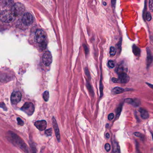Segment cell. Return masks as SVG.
<instances>
[{
	"label": "cell",
	"mask_w": 153,
	"mask_h": 153,
	"mask_svg": "<svg viewBox=\"0 0 153 153\" xmlns=\"http://www.w3.org/2000/svg\"><path fill=\"white\" fill-rule=\"evenodd\" d=\"M7 137L8 140L13 144L14 145L22 150L25 153H29V147L24 140L17 134L10 131L7 133Z\"/></svg>",
	"instance_id": "cell-1"
},
{
	"label": "cell",
	"mask_w": 153,
	"mask_h": 153,
	"mask_svg": "<svg viewBox=\"0 0 153 153\" xmlns=\"http://www.w3.org/2000/svg\"><path fill=\"white\" fill-rule=\"evenodd\" d=\"M15 19L11 11L5 10L2 11L0 14V20L5 23H9L13 22Z\"/></svg>",
	"instance_id": "cell-2"
},
{
	"label": "cell",
	"mask_w": 153,
	"mask_h": 153,
	"mask_svg": "<svg viewBox=\"0 0 153 153\" xmlns=\"http://www.w3.org/2000/svg\"><path fill=\"white\" fill-rule=\"evenodd\" d=\"M25 10V7L22 4L16 3L11 8V12L16 17L21 15Z\"/></svg>",
	"instance_id": "cell-3"
},
{
	"label": "cell",
	"mask_w": 153,
	"mask_h": 153,
	"mask_svg": "<svg viewBox=\"0 0 153 153\" xmlns=\"http://www.w3.org/2000/svg\"><path fill=\"white\" fill-rule=\"evenodd\" d=\"M21 110L29 116H31L35 111V106L32 103H26L21 108Z\"/></svg>",
	"instance_id": "cell-4"
},
{
	"label": "cell",
	"mask_w": 153,
	"mask_h": 153,
	"mask_svg": "<svg viewBox=\"0 0 153 153\" xmlns=\"http://www.w3.org/2000/svg\"><path fill=\"white\" fill-rule=\"evenodd\" d=\"M130 81V77L126 73H123L118 75V78H113L112 81L114 83H123L126 84L129 82Z\"/></svg>",
	"instance_id": "cell-5"
},
{
	"label": "cell",
	"mask_w": 153,
	"mask_h": 153,
	"mask_svg": "<svg viewBox=\"0 0 153 153\" xmlns=\"http://www.w3.org/2000/svg\"><path fill=\"white\" fill-rule=\"evenodd\" d=\"M46 35L43 30L38 29L35 32L34 39L36 42L41 43L46 41Z\"/></svg>",
	"instance_id": "cell-6"
},
{
	"label": "cell",
	"mask_w": 153,
	"mask_h": 153,
	"mask_svg": "<svg viewBox=\"0 0 153 153\" xmlns=\"http://www.w3.org/2000/svg\"><path fill=\"white\" fill-rule=\"evenodd\" d=\"M34 21V17L31 13L27 12L23 15L22 22L26 25H30L33 23Z\"/></svg>",
	"instance_id": "cell-7"
},
{
	"label": "cell",
	"mask_w": 153,
	"mask_h": 153,
	"mask_svg": "<svg viewBox=\"0 0 153 153\" xmlns=\"http://www.w3.org/2000/svg\"><path fill=\"white\" fill-rule=\"evenodd\" d=\"M128 71V67L124 62H120L117 65L115 69V72L118 75L126 73Z\"/></svg>",
	"instance_id": "cell-8"
},
{
	"label": "cell",
	"mask_w": 153,
	"mask_h": 153,
	"mask_svg": "<svg viewBox=\"0 0 153 153\" xmlns=\"http://www.w3.org/2000/svg\"><path fill=\"white\" fill-rule=\"evenodd\" d=\"M22 94L19 91H14L11 96V102L13 105H16L21 101Z\"/></svg>",
	"instance_id": "cell-9"
},
{
	"label": "cell",
	"mask_w": 153,
	"mask_h": 153,
	"mask_svg": "<svg viewBox=\"0 0 153 153\" xmlns=\"http://www.w3.org/2000/svg\"><path fill=\"white\" fill-rule=\"evenodd\" d=\"M43 63L46 66H48L52 63V56L50 52L49 51L46 52L42 57Z\"/></svg>",
	"instance_id": "cell-10"
},
{
	"label": "cell",
	"mask_w": 153,
	"mask_h": 153,
	"mask_svg": "<svg viewBox=\"0 0 153 153\" xmlns=\"http://www.w3.org/2000/svg\"><path fill=\"white\" fill-rule=\"evenodd\" d=\"M53 126L54 127V130L55 132L56 137L57 138V140L58 142L60 141V131L59 129V126L57 123V121L54 117H53L52 118Z\"/></svg>",
	"instance_id": "cell-11"
},
{
	"label": "cell",
	"mask_w": 153,
	"mask_h": 153,
	"mask_svg": "<svg viewBox=\"0 0 153 153\" xmlns=\"http://www.w3.org/2000/svg\"><path fill=\"white\" fill-rule=\"evenodd\" d=\"M34 125L38 130L40 131H44L47 127V122L46 120H39L36 122Z\"/></svg>",
	"instance_id": "cell-12"
},
{
	"label": "cell",
	"mask_w": 153,
	"mask_h": 153,
	"mask_svg": "<svg viewBox=\"0 0 153 153\" xmlns=\"http://www.w3.org/2000/svg\"><path fill=\"white\" fill-rule=\"evenodd\" d=\"M124 101L128 104L132 105L136 107L139 106L140 104V101H139V100L137 99H133L132 98H127Z\"/></svg>",
	"instance_id": "cell-13"
},
{
	"label": "cell",
	"mask_w": 153,
	"mask_h": 153,
	"mask_svg": "<svg viewBox=\"0 0 153 153\" xmlns=\"http://www.w3.org/2000/svg\"><path fill=\"white\" fill-rule=\"evenodd\" d=\"M139 112L140 113V116L144 120L147 119L149 117L148 112L145 109L140 108L139 109Z\"/></svg>",
	"instance_id": "cell-14"
},
{
	"label": "cell",
	"mask_w": 153,
	"mask_h": 153,
	"mask_svg": "<svg viewBox=\"0 0 153 153\" xmlns=\"http://www.w3.org/2000/svg\"><path fill=\"white\" fill-rule=\"evenodd\" d=\"M125 91L124 89L120 88V87H116L113 88L112 90V93L114 94H118L120 93H123Z\"/></svg>",
	"instance_id": "cell-15"
},
{
	"label": "cell",
	"mask_w": 153,
	"mask_h": 153,
	"mask_svg": "<svg viewBox=\"0 0 153 153\" xmlns=\"http://www.w3.org/2000/svg\"><path fill=\"white\" fill-rule=\"evenodd\" d=\"M133 51L135 55L138 57L140 55V50L139 48L136 45H134L133 46Z\"/></svg>",
	"instance_id": "cell-16"
},
{
	"label": "cell",
	"mask_w": 153,
	"mask_h": 153,
	"mask_svg": "<svg viewBox=\"0 0 153 153\" xmlns=\"http://www.w3.org/2000/svg\"><path fill=\"white\" fill-rule=\"evenodd\" d=\"M113 151L115 153H120V147L118 142H113Z\"/></svg>",
	"instance_id": "cell-17"
},
{
	"label": "cell",
	"mask_w": 153,
	"mask_h": 153,
	"mask_svg": "<svg viewBox=\"0 0 153 153\" xmlns=\"http://www.w3.org/2000/svg\"><path fill=\"white\" fill-rule=\"evenodd\" d=\"M147 66H149L152 63V57L151 54L150 52V50H149L147 49Z\"/></svg>",
	"instance_id": "cell-18"
},
{
	"label": "cell",
	"mask_w": 153,
	"mask_h": 153,
	"mask_svg": "<svg viewBox=\"0 0 153 153\" xmlns=\"http://www.w3.org/2000/svg\"><path fill=\"white\" fill-rule=\"evenodd\" d=\"M122 107H123V104H120L117 108L116 110V118H115L116 120L118 118L119 116H120L122 110Z\"/></svg>",
	"instance_id": "cell-19"
},
{
	"label": "cell",
	"mask_w": 153,
	"mask_h": 153,
	"mask_svg": "<svg viewBox=\"0 0 153 153\" xmlns=\"http://www.w3.org/2000/svg\"><path fill=\"white\" fill-rule=\"evenodd\" d=\"M49 92L48 91L44 92L43 94V98L44 101H48L49 99Z\"/></svg>",
	"instance_id": "cell-20"
},
{
	"label": "cell",
	"mask_w": 153,
	"mask_h": 153,
	"mask_svg": "<svg viewBox=\"0 0 153 153\" xmlns=\"http://www.w3.org/2000/svg\"><path fill=\"white\" fill-rule=\"evenodd\" d=\"M116 53V50L115 48L111 46L110 48V55L111 56H114L115 55Z\"/></svg>",
	"instance_id": "cell-21"
},
{
	"label": "cell",
	"mask_w": 153,
	"mask_h": 153,
	"mask_svg": "<svg viewBox=\"0 0 153 153\" xmlns=\"http://www.w3.org/2000/svg\"><path fill=\"white\" fill-rule=\"evenodd\" d=\"M108 66H109L110 68H114L115 66V62L113 61H112V60L109 61L108 63Z\"/></svg>",
	"instance_id": "cell-22"
},
{
	"label": "cell",
	"mask_w": 153,
	"mask_h": 153,
	"mask_svg": "<svg viewBox=\"0 0 153 153\" xmlns=\"http://www.w3.org/2000/svg\"><path fill=\"white\" fill-rule=\"evenodd\" d=\"M45 134L47 136H51V135L52 134V128H50L46 130L45 131Z\"/></svg>",
	"instance_id": "cell-23"
},
{
	"label": "cell",
	"mask_w": 153,
	"mask_h": 153,
	"mask_svg": "<svg viewBox=\"0 0 153 153\" xmlns=\"http://www.w3.org/2000/svg\"><path fill=\"white\" fill-rule=\"evenodd\" d=\"M134 135L137 137L140 138L141 139H144V136L143 135L141 134V133H139V132H135V133H134Z\"/></svg>",
	"instance_id": "cell-24"
},
{
	"label": "cell",
	"mask_w": 153,
	"mask_h": 153,
	"mask_svg": "<svg viewBox=\"0 0 153 153\" xmlns=\"http://www.w3.org/2000/svg\"><path fill=\"white\" fill-rule=\"evenodd\" d=\"M87 87H88V90H89V91L90 93H91L92 95L93 96V95H94V92H93V89H92L91 86L90 85V84H89V83H88V84H87Z\"/></svg>",
	"instance_id": "cell-25"
},
{
	"label": "cell",
	"mask_w": 153,
	"mask_h": 153,
	"mask_svg": "<svg viewBox=\"0 0 153 153\" xmlns=\"http://www.w3.org/2000/svg\"><path fill=\"white\" fill-rule=\"evenodd\" d=\"M146 19L148 21H150L151 20V15L150 14V13L149 12H147L146 14Z\"/></svg>",
	"instance_id": "cell-26"
},
{
	"label": "cell",
	"mask_w": 153,
	"mask_h": 153,
	"mask_svg": "<svg viewBox=\"0 0 153 153\" xmlns=\"http://www.w3.org/2000/svg\"><path fill=\"white\" fill-rule=\"evenodd\" d=\"M17 120L18 124L20 125V126H23L24 125V122L22 121L21 118L19 117H18L17 118Z\"/></svg>",
	"instance_id": "cell-27"
},
{
	"label": "cell",
	"mask_w": 153,
	"mask_h": 153,
	"mask_svg": "<svg viewBox=\"0 0 153 153\" xmlns=\"http://www.w3.org/2000/svg\"><path fill=\"white\" fill-rule=\"evenodd\" d=\"M31 150L32 153H36V146L34 143L32 144L31 145Z\"/></svg>",
	"instance_id": "cell-28"
},
{
	"label": "cell",
	"mask_w": 153,
	"mask_h": 153,
	"mask_svg": "<svg viewBox=\"0 0 153 153\" xmlns=\"http://www.w3.org/2000/svg\"><path fill=\"white\" fill-rule=\"evenodd\" d=\"M0 107L2 108L3 109L4 111H7V106H5V103H3V102L0 103Z\"/></svg>",
	"instance_id": "cell-29"
},
{
	"label": "cell",
	"mask_w": 153,
	"mask_h": 153,
	"mask_svg": "<svg viewBox=\"0 0 153 153\" xmlns=\"http://www.w3.org/2000/svg\"><path fill=\"white\" fill-rule=\"evenodd\" d=\"M105 148L106 151L107 152H109L111 150V145L109 143H106L105 145Z\"/></svg>",
	"instance_id": "cell-30"
},
{
	"label": "cell",
	"mask_w": 153,
	"mask_h": 153,
	"mask_svg": "<svg viewBox=\"0 0 153 153\" xmlns=\"http://www.w3.org/2000/svg\"><path fill=\"white\" fill-rule=\"evenodd\" d=\"M149 8L150 11H153V1L150 0L149 2Z\"/></svg>",
	"instance_id": "cell-31"
},
{
	"label": "cell",
	"mask_w": 153,
	"mask_h": 153,
	"mask_svg": "<svg viewBox=\"0 0 153 153\" xmlns=\"http://www.w3.org/2000/svg\"><path fill=\"white\" fill-rule=\"evenodd\" d=\"M41 47H42V49H46V46H47V43H46V41H43V42L41 43Z\"/></svg>",
	"instance_id": "cell-32"
},
{
	"label": "cell",
	"mask_w": 153,
	"mask_h": 153,
	"mask_svg": "<svg viewBox=\"0 0 153 153\" xmlns=\"http://www.w3.org/2000/svg\"><path fill=\"white\" fill-rule=\"evenodd\" d=\"M114 117V114L113 113H111V114H109V115H108V118L109 120H111L113 119Z\"/></svg>",
	"instance_id": "cell-33"
},
{
	"label": "cell",
	"mask_w": 153,
	"mask_h": 153,
	"mask_svg": "<svg viewBox=\"0 0 153 153\" xmlns=\"http://www.w3.org/2000/svg\"><path fill=\"white\" fill-rule=\"evenodd\" d=\"M85 73L86 75H87L88 76H90L89 75V71L87 69V68H86L85 69Z\"/></svg>",
	"instance_id": "cell-34"
},
{
	"label": "cell",
	"mask_w": 153,
	"mask_h": 153,
	"mask_svg": "<svg viewBox=\"0 0 153 153\" xmlns=\"http://www.w3.org/2000/svg\"><path fill=\"white\" fill-rule=\"evenodd\" d=\"M112 7H115V4H116V1H111Z\"/></svg>",
	"instance_id": "cell-35"
},
{
	"label": "cell",
	"mask_w": 153,
	"mask_h": 153,
	"mask_svg": "<svg viewBox=\"0 0 153 153\" xmlns=\"http://www.w3.org/2000/svg\"><path fill=\"white\" fill-rule=\"evenodd\" d=\"M84 48L85 49V50L86 51V54H87V53L88 52V48L87 47V46H84Z\"/></svg>",
	"instance_id": "cell-36"
},
{
	"label": "cell",
	"mask_w": 153,
	"mask_h": 153,
	"mask_svg": "<svg viewBox=\"0 0 153 153\" xmlns=\"http://www.w3.org/2000/svg\"><path fill=\"white\" fill-rule=\"evenodd\" d=\"M106 137L107 139H109V138H110V134H109V133H107L106 134Z\"/></svg>",
	"instance_id": "cell-37"
},
{
	"label": "cell",
	"mask_w": 153,
	"mask_h": 153,
	"mask_svg": "<svg viewBox=\"0 0 153 153\" xmlns=\"http://www.w3.org/2000/svg\"><path fill=\"white\" fill-rule=\"evenodd\" d=\"M103 3V5H106V3L105 2H104Z\"/></svg>",
	"instance_id": "cell-38"
}]
</instances>
